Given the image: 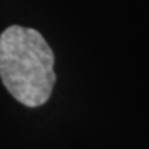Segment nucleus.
Instances as JSON below:
<instances>
[{
	"label": "nucleus",
	"instance_id": "nucleus-1",
	"mask_svg": "<svg viewBox=\"0 0 149 149\" xmlns=\"http://www.w3.org/2000/svg\"><path fill=\"white\" fill-rule=\"evenodd\" d=\"M0 79L18 102L40 107L55 83L54 54L36 29L8 26L0 35Z\"/></svg>",
	"mask_w": 149,
	"mask_h": 149
}]
</instances>
